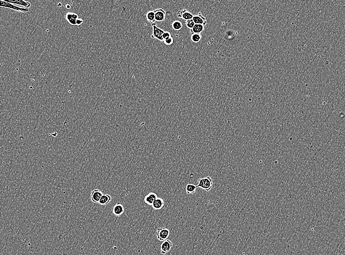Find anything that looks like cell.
I'll return each mask as SVG.
<instances>
[{
	"label": "cell",
	"mask_w": 345,
	"mask_h": 255,
	"mask_svg": "<svg viewBox=\"0 0 345 255\" xmlns=\"http://www.w3.org/2000/svg\"><path fill=\"white\" fill-rule=\"evenodd\" d=\"M197 188H201L205 191L209 192L211 190L213 186V180L211 177L207 176L203 178L198 179Z\"/></svg>",
	"instance_id": "1"
},
{
	"label": "cell",
	"mask_w": 345,
	"mask_h": 255,
	"mask_svg": "<svg viewBox=\"0 0 345 255\" xmlns=\"http://www.w3.org/2000/svg\"><path fill=\"white\" fill-rule=\"evenodd\" d=\"M65 18L70 24L74 26V25L80 26L84 22L83 20L78 18V15L76 13H71V12L67 13L65 16Z\"/></svg>",
	"instance_id": "2"
},
{
	"label": "cell",
	"mask_w": 345,
	"mask_h": 255,
	"mask_svg": "<svg viewBox=\"0 0 345 255\" xmlns=\"http://www.w3.org/2000/svg\"><path fill=\"white\" fill-rule=\"evenodd\" d=\"M152 34L151 38L152 39H158L161 41H163V34L165 31L160 27H158L155 23L152 24Z\"/></svg>",
	"instance_id": "3"
},
{
	"label": "cell",
	"mask_w": 345,
	"mask_h": 255,
	"mask_svg": "<svg viewBox=\"0 0 345 255\" xmlns=\"http://www.w3.org/2000/svg\"><path fill=\"white\" fill-rule=\"evenodd\" d=\"M0 7H2V8H7L13 9V10L17 11L25 12V13L29 11V8H20V7L16 6L13 4L8 3V2H6L4 1H2V0L0 1Z\"/></svg>",
	"instance_id": "4"
},
{
	"label": "cell",
	"mask_w": 345,
	"mask_h": 255,
	"mask_svg": "<svg viewBox=\"0 0 345 255\" xmlns=\"http://www.w3.org/2000/svg\"><path fill=\"white\" fill-rule=\"evenodd\" d=\"M169 230L166 228H159L157 230L156 237L158 240L163 241L167 240L170 235Z\"/></svg>",
	"instance_id": "5"
},
{
	"label": "cell",
	"mask_w": 345,
	"mask_h": 255,
	"mask_svg": "<svg viewBox=\"0 0 345 255\" xmlns=\"http://www.w3.org/2000/svg\"><path fill=\"white\" fill-rule=\"evenodd\" d=\"M173 246V243L170 240H166L163 241L160 246L161 253L162 255H165L169 252Z\"/></svg>",
	"instance_id": "6"
},
{
	"label": "cell",
	"mask_w": 345,
	"mask_h": 255,
	"mask_svg": "<svg viewBox=\"0 0 345 255\" xmlns=\"http://www.w3.org/2000/svg\"><path fill=\"white\" fill-rule=\"evenodd\" d=\"M193 16L194 15L190 12L187 11L185 8L180 9L177 12V17L180 18H182L185 21L192 19Z\"/></svg>",
	"instance_id": "7"
},
{
	"label": "cell",
	"mask_w": 345,
	"mask_h": 255,
	"mask_svg": "<svg viewBox=\"0 0 345 255\" xmlns=\"http://www.w3.org/2000/svg\"><path fill=\"white\" fill-rule=\"evenodd\" d=\"M155 22H162L165 20L166 17V12L162 8H158L155 9Z\"/></svg>",
	"instance_id": "8"
},
{
	"label": "cell",
	"mask_w": 345,
	"mask_h": 255,
	"mask_svg": "<svg viewBox=\"0 0 345 255\" xmlns=\"http://www.w3.org/2000/svg\"><path fill=\"white\" fill-rule=\"evenodd\" d=\"M103 195V192L102 191L99 190L98 189H94L91 192V200L93 203H99V201L100 200L101 198L102 197Z\"/></svg>",
	"instance_id": "9"
},
{
	"label": "cell",
	"mask_w": 345,
	"mask_h": 255,
	"mask_svg": "<svg viewBox=\"0 0 345 255\" xmlns=\"http://www.w3.org/2000/svg\"><path fill=\"white\" fill-rule=\"evenodd\" d=\"M158 198V195L155 193L150 192L145 196L144 201L147 204L152 206L154 201Z\"/></svg>",
	"instance_id": "10"
},
{
	"label": "cell",
	"mask_w": 345,
	"mask_h": 255,
	"mask_svg": "<svg viewBox=\"0 0 345 255\" xmlns=\"http://www.w3.org/2000/svg\"><path fill=\"white\" fill-rule=\"evenodd\" d=\"M192 19L195 24H200L204 26L206 24V19L202 15L201 12H200L198 15H194Z\"/></svg>",
	"instance_id": "11"
},
{
	"label": "cell",
	"mask_w": 345,
	"mask_h": 255,
	"mask_svg": "<svg viewBox=\"0 0 345 255\" xmlns=\"http://www.w3.org/2000/svg\"><path fill=\"white\" fill-rule=\"evenodd\" d=\"M124 206L120 203H117L113 208L112 212L115 216H120L124 212Z\"/></svg>",
	"instance_id": "12"
},
{
	"label": "cell",
	"mask_w": 345,
	"mask_h": 255,
	"mask_svg": "<svg viewBox=\"0 0 345 255\" xmlns=\"http://www.w3.org/2000/svg\"><path fill=\"white\" fill-rule=\"evenodd\" d=\"M4 1L11 3L12 4H15L17 5H21L26 8H29L31 6V4L28 2L25 1L23 0H14V1H11V0H4Z\"/></svg>",
	"instance_id": "13"
},
{
	"label": "cell",
	"mask_w": 345,
	"mask_h": 255,
	"mask_svg": "<svg viewBox=\"0 0 345 255\" xmlns=\"http://www.w3.org/2000/svg\"><path fill=\"white\" fill-rule=\"evenodd\" d=\"M164 205V202L163 199L158 197L152 204V207L154 210H159L163 208Z\"/></svg>",
	"instance_id": "14"
},
{
	"label": "cell",
	"mask_w": 345,
	"mask_h": 255,
	"mask_svg": "<svg viewBox=\"0 0 345 255\" xmlns=\"http://www.w3.org/2000/svg\"><path fill=\"white\" fill-rule=\"evenodd\" d=\"M111 199L112 197L109 194H103L100 200L99 201V203L101 205L105 206L110 202Z\"/></svg>",
	"instance_id": "15"
},
{
	"label": "cell",
	"mask_w": 345,
	"mask_h": 255,
	"mask_svg": "<svg viewBox=\"0 0 345 255\" xmlns=\"http://www.w3.org/2000/svg\"><path fill=\"white\" fill-rule=\"evenodd\" d=\"M205 27L204 26L200 24H195L194 25L193 28L190 30V32L192 34H201V33L204 30Z\"/></svg>",
	"instance_id": "16"
},
{
	"label": "cell",
	"mask_w": 345,
	"mask_h": 255,
	"mask_svg": "<svg viewBox=\"0 0 345 255\" xmlns=\"http://www.w3.org/2000/svg\"><path fill=\"white\" fill-rule=\"evenodd\" d=\"M146 18L149 22L151 23H155V14L153 11H149L146 15Z\"/></svg>",
	"instance_id": "17"
},
{
	"label": "cell",
	"mask_w": 345,
	"mask_h": 255,
	"mask_svg": "<svg viewBox=\"0 0 345 255\" xmlns=\"http://www.w3.org/2000/svg\"><path fill=\"white\" fill-rule=\"evenodd\" d=\"M197 189V186L192 184L186 185V191L188 194H194Z\"/></svg>",
	"instance_id": "18"
},
{
	"label": "cell",
	"mask_w": 345,
	"mask_h": 255,
	"mask_svg": "<svg viewBox=\"0 0 345 255\" xmlns=\"http://www.w3.org/2000/svg\"><path fill=\"white\" fill-rule=\"evenodd\" d=\"M172 28L176 31H179L182 28V24L180 21H174L172 23Z\"/></svg>",
	"instance_id": "19"
},
{
	"label": "cell",
	"mask_w": 345,
	"mask_h": 255,
	"mask_svg": "<svg viewBox=\"0 0 345 255\" xmlns=\"http://www.w3.org/2000/svg\"><path fill=\"white\" fill-rule=\"evenodd\" d=\"M192 41L194 43H198L201 41L202 39V35L201 34H192L191 37Z\"/></svg>",
	"instance_id": "20"
},
{
	"label": "cell",
	"mask_w": 345,
	"mask_h": 255,
	"mask_svg": "<svg viewBox=\"0 0 345 255\" xmlns=\"http://www.w3.org/2000/svg\"><path fill=\"white\" fill-rule=\"evenodd\" d=\"M184 23L185 24L187 27L188 29H190V30H191L194 26V25H195L193 19L188 20L187 21H184Z\"/></svg>",
	"instance_id": "21"
},
{
	"label": "cell",
	"mask_w": 345,
	"mask_h": 255,
	"mask_svg": "<svg viewBox=\"0 0 345 255\" xmlns=\"http://www.w3.org/2000/svg\"><path fill=\"white\" fill-rule=\"evenodd\" d=\"M163 42H164V44L166 45H171L173 44V43H174L173 38L172 37H170L167 38V39H165V40H163Z\"/></svg>",
	"instance_id": "22"
},
{
	"label": "cell",
	"mask_w": 345,
	"mask_h": 255,
	"mask_svg": "<svg viewBox=\"0 0 345 255\" xmlns=\"http://www.w3.org/2000/svg\"><path fill=\"white\" fill-rule=\"evenodd\" d=\"M171 37V34L168 31H165L163 34V40L165 39H167L168 38Z\"/></svg>",
	"instance_id": "23"
}]
</instances>
